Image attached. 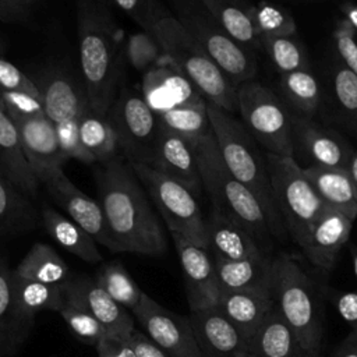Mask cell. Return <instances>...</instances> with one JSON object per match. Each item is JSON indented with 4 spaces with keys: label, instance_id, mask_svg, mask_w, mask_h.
Wrapping results in <instances>:
<instances>
[{
    "label": "cell",
    "instance_id": "40",
    "mask_svg": "<svg viewBox=\"0 0 357 357\" xmlns=\"http://www.w3.org/2000/svg\"><path fill=\"white\" fill-rule=\"evenodd\" d=\"M261 47L276 70L282 74H289L297 70L310 68L307 53L294 36H259Z\"/></svg>",
    "mask_w": 357,
    "mask_h": 357
},
{
    "label": "cell",
    "instance_id": "31",
    "mask_svg": "<svg viewBox=\"0 0 357 357\" xmlns=\"http://www.w3.org/2000/svg\"><path fill=\"white\" fill-rule=\"evenodd\" d=\"M222 293L262 287L272 282L273 255L227 261L213 258Z\"/></svg>",
    "mask_w": 357,
    "mask_h": 357
},
{
    "label": "cell",
    "instance_id": "20",
    "mask_svg": "<svg viewBox=\"0 0 357 357\" xmlns=\"http://www.w3.org/2000/svg\"><path fill=\"white\" fill-rule=\"evenodd\" d=\"M141 93L156 117L177 107L206 100L167 59L142 74Z\"/></svg>",
    "mask_w": 357,
    "mask_h": 357
},
{
    "label": "cell",
    "instance_id": "50",
    "mask_svg": "<svg viewBox=\"0 0 357 357\" xmlns=\"http://www.w3.org/2000/svg\"><path fill=\"white\" fill-rule=\"evenodd\" d=\"M128 343L135 351L137 357H170L165 350L156 346L145 333L134 331Z\"/></svg>",
    "mask_w": 357,
    "mask_h": 357
},
{
    "label": "cell",
    "instance_id": "46",
    "mask_svg": "<svg viewBox=\"0 0 357 357\" xmlns=\"http://www.w3.org/2000/svg\"><path fill=\"white\" fill-rule=\"evenodd\" d=\"M0 92L40 93L35 81L22 73L15 64L0 56ZM1 99V98H0Z\"/></svg>",
    "mask_w": 357,
    "mask_h": 357
},
{
    "label": "cell",
    "instance_id": "17",
    "mask_svg": "<svg viewBox=\"0 0 357 357\" xmlns=\"http://www.w3.org/2000/svg\"><path fill=\"white\" fill-rule=\"evenodd\" d=\"M35 84L40 92L45 114L54 127L79 121L82 113L91 106L84 82H78L63 68L50 67L42 71Z\"/></svg>",
    "mask_w": 357,
    "mask_h": 357
},
{
    "label": "cell",
    "instance_id": "35",
    "mask_svg": "<svg viewBox=\"0 0 357 357\" xmlns=\"http://www.w3.org/2000/svg\"><path fill=\"white\" fill-rule=\"evenodd\" d=\"M36 222L38 213L28 195L0 174V236L29 231Z\"/></svg>",
    "mask_w": 357,
    "mask_h": 357
},
{
    "label": "cell",
    "instance_id": "41",
    "mask_svg": "<svg viewBox=\"0 0 357 357\" xmlns=\"http://www.w3.org/2000/svg\"><path fill=\"white\" fill-rule=\"evenodd\" d=\"M248 11L258 36H294L296 22L291 14L282 6L262 0L248 4Z\"/></svg>",
    "mask_w": 357,
    "mask_h": 357
},
{
    "label": "cell",
    "instance_id": "1",
    "mask_svg": "<svg viewBox=\"0 0 357 357\" xmlns=\"http://www.w3.org/2000/svg\"><path fill=\"white\" fill-rule=\"evenodd\" d=\"M95 180L112 251L163 255L167 250L165 229L131 163L119 153L99 163Z\"/></svg>",
    "mask_w": 357,
    "mask_h": 357
},
{
    "label": "cell",
    "instance_id": "11",
    "mask_svg": "<svg viewBox=\"0 0 357 357\" xmlns=\"http://www.w3.org/2000/svg\"><path fill=\"white\" fill-rule=\"evenodd\" d=\"M107 116L120 153L131 163L151 165L160 124L141 91L121 88Z\"/></svg>",
    "mask_w": 357,
    "mask_h": 357
},
{
    "label": "cell",
    "instance_id": "29",
    "mask_svg": "<svg viewBox=\"0 0 357 357\" xmlns=\"http://www.w3.org/2000/svg\"><path fill=\"white\" fill-rule=\"evenodd\" d=\"M303 169L328 208L351 220L357 218V187L346 167L304 166Z\"/></svg>",
    "mask_w": 357,
    "mask_h": 357
},
{
    "label": "cell",
    "instance_id": "4",
    "mask_svg": "<svg viewBox=\"0 0 357 357\" xmlns=\"http://www.w3.org/2000/svg\"><path fill=\"white\" fill-rule=\"evenodd\" d=\"M191 145L197 156L202 188L206 191L212 208L244 226L262 250L272 255L273 236L266 215L255 195L226 167L212 131Z\"/></svg>",
    "mask_w": 357,
    "mask_h": 357
},
{
    "label": "cell",
    "instance_id": "2",
    "mask_svg": "<svg viewBox=\"0 0 357 357\" xmlns=\"http://www.w3.org/2000/svg\"><path fill=\"white\" fill-rule=\"evenodd\" d=\"M77 32L82 82L91 107L107 114L119 93L124 46L109 10L99 0H77Z\"/></svg>",
    "mask_w": 357,
    "mask_h": 357
},
{
    "label": "cell",
    "instance_id": "49",
    "mask_svg": "<svg viewBox=\"0 0 357 357\" xmlns=\"http://www.w3.org/2000/svg\"><path fill=\"white\" fill-rule=\"evenodd\" d=\"M98 357H137L128 342H120L110 337H102L95 344Z\"/></svg>",
    "mask_w": 357,
    "mask_h": 357
},
{
    "label": "cell",
    "instance_id": "44",
    "mask_svg": "<svg viewBox=\"0 0 357 357\" xmlns=\"http://www.w3.org/2000/svg\"><path fill=\"white\" fill-rule=\"evenodd\" d=\"M107 10L112 7L130 20L142 31L151 32L153 25L163 17L169 15L158 0H99Z\"/></svg>",
    "mask_w": 357,
    "mask_h": 357
},
{
    "label": "cell",
    "instance_id": "27",
    "mask_svg": "<svg viewBox=\"0 0 357 357\" xmlns=\"http://www.w3.org/2000/svg\"><path fill=\"white\" fill-rule=\"evenodd\" d=\"M273 303L271 282L257 289L222 293L218 307L250 340L266 318Z\"/></svg>",
    "mask_w": 357,
    "mask_h": 357
},
{
    "label": "cell",
    "instance_id": "39",
    "mask_svg": "<svg viewBox=\"0 0 357 357\" xmlns=\"http://www.w3.org/2000/svg\"><path fill=\"white\" fill-rule=\"evenodd\" d=\"M11 272L0 258V357H13L22 346L11 300Z\"/></svg>",
    "mask_w": 357,
    "mask_h": 357
},
{
    "label": "cell",
    "instance_id": "42",
    "mask_svg": "<svg viewBox=\"0 0 357 357\" xmlns=\"http://www.w3.org/2000/svg\"><path fill=\"white\" fill-rule=\"evenodd\" d=\"M166 59L158 39L148 31L130 35L124 43V61L137 73L145 74Z\"/></svg>",
    "mask_w": 357,
    "mask_h": 357
},
{
    "label": "cell",
    "instance_id": "15",
    "mask_svg": "<svg viewBox=\"0 0 357 357\" xmlns=\"http://www.w3.org/2000/svg\"><path fill=\"white\" fill-rule=\"evenodd\" d=\"M10 119L20 132L28 160L40 184L64 172L63 167L68 158L59 144L54 124L45 112L31 116L11 114Z\"/></svg>",
    "mask_w": 357,
    "mask_h": 357
},
{
    "label": "cell",
    "instance_id": "3",
    "mask_svg": "<svg viewBox=\"0 0 357 357\" xmlns=\"http://www.w3.org/2000/svg\"><path fill=\"white\" fill-rule=\"evenodd\" d=\"M211 130L229 172L259 201L275 240H286L287 231L273 199L268 163L243 121L233 113L208 103Z\"/></svg>",
    "mask_w": 357,
    "mask_h": 357
},
{
    "label": "cell",
    "instance_id": "21",
    "mask_svg": "<svg viewBox=\"0 0 357 357\" xmlns=\"http://www.w3.org/2000/svg\"><path fill=\"white\" fill-rule=\"evenodd\" d=\"M353 222L331 208L314 222L300 244V250L315 269L322 273L332 272L339 251L350 237Z\"/></svg>",
    "mask_w": 357,
    "mask_h": 357
},
{
    "label": "cell",
    "instance_id": "18",
    "mask_svg": "<svg viewBox=\"0 0 357 357\" xmlns=\"http://www.w3.org/2000/svg\"><path fill=\"white\" fill-rule=\"evenodd\" d=\"M188 317L202 357H250L248 337L218 305L190 311Z\"/></svg>",
    "mask_w": 357,
    "mask_h": 357
},
{
    "label": "cell",
    "instance_id": "30",
    "mask_svg": "<svg viewBox=\"0 0 357 357\" xmlns=\"http://www.w3.org/2000/svg\"><path fill=\"white\" fill-rule=\"evenodd\" d=\"M40 218L47 234L64 250L91 264L102 261L95 238L74 220L49 205L42 206Z\"/></svg>",
    "mask_w": 357,
    "mask_h": 357
},
{
    "label": "cell",
    "instance_id": "52",
    "mask_svg": "<svg viewBox=\"0 0 357 357\" xmlns=\"http://www.w3.org/2000/svg\"><path fill=\"white\" fill-rule=\"evenodd\" d=\"M340 10L344 15V20H347L351 24V26L357 31V4L346 3V4H342Z\"/></svg>",
    "mask_w": 357,
    "mask_h": 357
},
{
    "label": "cell",
    "instance_id": "43",
    "mask_svg": "<svg viewBox=\"0 0 357 357\" xmlns=\"http://www.w3.org/2000/svg\"><path fill=\"white\" fill-rule=\"evenodd\" d=\"M59 314L79 340L95 346L102 337H105L103 328L96 318L74 300L66 297V303Z\"/></svg>",
    "mask_w": 357,
    "mask_h": 357
},
{
    "label": "cell",
    "instance_id": "23",
    "mask_svg": "<svg viewBox=\"0 0 357 357\" xmlns=\"http://www.w3.org/2000/svg\"><path fill=\"white\" fill-rule=\"evenodd\" d=\"M11 300L18 333L25 342L38 312H60L66 303V284H47L11 272Z\"/></svg>",
    "mask_w": 357,
    "mask_h": 357
},
{
    "label": "cell",
    "instance_id": "32",
    "mask_svg": "<svg viewBox=\"0 0 357 357\" xmlns=\"http://www.w3.org/2000/svg\"><path fill=\"white\" fill-rule=\"evenodd\" d=\"M279 88L284 102L293 109L294 114L310 119L325 114L324 89L310 68L282 74Z\"/></svg>",
    "mask_w": 357,
    "mask_h": 357
},
{
    "label": "cell",
    "instance_id": "16",
    "mask_svg": "<svg viewBox=\"0 0 357 357\" xmlns=\"http://www.w3.org/2000/svg\"><path fill=\"white\" fill-rule=\"evenodd\" d=\"M66 297L88 310L103 328L106 337L120 342L130 340L135 331L131 314L114 301L95 279L88 275L70 276L66 283Z\"/></svg>",
    "mask_w": 357,
    "mask_h": 357
},
{
    "label": "cell",
    "instance_id": "55",
    "mask_svg": "<svg viewBox=\"0 0 357 357\" xmlns=\"http://www.w3.org/2000/svg\"><path fill=\"white\" fill-rule=\"evenodd\" d=\"M0 56H1V50H0ZM0 98H1V92H0Z\"/></svg>",
    "mask_w": 357,
    "mask_h": 357
},
{
    "label": "cell",
    "instance_id": "38",
    "mask_svg": "<svg viewBox=\"0 0 357 357\" xmlns=\"http://www.w3.org/2000/svg\"><path fill=\"white\" fill-rule=\"evenodd\" d=\"M95 280L114 301L131 312L141 301L144 291L135 284L131 275L119 261L103 264L99 268Z\"/></svg>",
    "mask_w": 357,
    "mask_h": 357
},
{
    "label": "cell",
    "instance_id": "25",
    "mask_svg": "<svg viewBox=\"0 0 357 357\" xmlns=\"http://www.w3.org/2000/svg\"><path fill=\"white\" fill-rule=\"evenodd\" d=\"M322 89L325 114L357 135V75L336 56L326 66Z\"/></svg>",
    "mask_w": 357,
    "mask_h": 357
},
{
    "label": "cell",
    "instance_id": "45",
    "mask_svg": "<svg viewBox=\"0 0 357 357\" xmlns=\"http://www.w3.org/2000/svg\"><path fill=\"white\" fill-rule=\"evenodd\" d=\"M335 56L357 75V39L356 29L351 24L342 18L335 24L332 33Z\"/></svg>",
    "mask_w": 357,
    "mask_h": 357
},
{
    "label": "cell",
    "instance_id": "26",
    "mask_svg": "<svg viewBox=\"0 0 357 357\" xmlns=\"http://www.w3.org/2000/svg\"><path fill=\"white\" fill-rule=\"evenodd\" d=\"M0 174L25 195L36 197L40 181L28 160L14 121L3 107H0Z\"/></svg>",
    "mask_w": 357,
    "mask_h": 357
},
{
    "label": "cell",
    "instance_id": "7",
    "mask_svg": "<svg viewBox=\"0 0 357 357\" xmlns=\"http://www.w3.org/2000/svg\"><path fill=\"white\" fill-rule=\"evenodd\" d=\"M265 158L275 204L287 236L300 247L310 227L328 206L294 158L268 152Z\"/></svg>",
    "mask_w": 357,
    "mask_h": 357
},
{
    "label": "cell",
    "instance_id": "14",
    "mask_svg": "<svg viewBox=\"0 0 357 357\" xmlns=\"http://www.w3.org/2000/svg\"><path fill=\"white\" fill-rule=\"evenodd\" d=\"M183 272L190 311L216 307L222 289L211 251L180 234H172Z\"/></svg>",
    "mask_w": 357,
    "mask_h": 357
},
{
    "label": "cell",
    "instance_id": "13",
    "mask_svg": "<svg viewBox=\"0 0 357 357\" xmlns=\"http://www.w3.org/2000/svg\"><path fill=\"white\" fill-rule=\"evenodd\" d=\"M291 135L294 159L305 166L346 167L353 153L349 141L335 128L315 119L291 113Z\"/></svg>",
    "mask_w": 357,
    "mask_h": 357
},
{
    "label": "cell",
    "instance_id": "6",
    "mask_svg": "<svg viewBox=\"0 0 357 357\" xmlns=\"http://www.w3.org/2000/svg\"><path fill=\"white\" fill-rule=\"evenodd\" d=\"M272 289L275 305L308 357H319L324 339L321 303L312 280L289 254L273 257Z\"/></svg>",
    "mask_w": 357,
    "mask_h": 357
},
{
    "label": "cell",
    "instance_id": "53",
    "mask_svg": "<svg viewBox=\"0 0 357 357\" xmlns=\"http://www.w3.org/2000/svg\"><path fill=\"white\" fill-rule=\"evenodd\" d=\"M346 169H347V172H349V174H350L353 183H354L356 187H357V149L353 151V153H351V156H350V159H349V163H347Z\"/></svg>",
    "mask_w": 357,
    "mask_h": 357
},
{
    "label": "cell",
    "instance_id": "12",
    "mask_svg": "<svg viewBox=\"0 0 357 357\" xmlns=\"http://www.w3.org/2000/svg\"><path fill=\"white\" fill-rule=\"evenodd\" d=\"M132 314L145 335L170 357H202L190 317L167 310L146 293Z\"/></svg>",
    "mask_w": 357,
    "mask_h": 357
},
{
    "label": "cell",
    "instance_id": "54",
    "mask_svg": "<svg viewBox=\"0 0 357 357\" xmlns=\"http://www.w3.org/2000/svg\"><path fill=\"white\" fill-rule=\"evenodd\" d=\"M350 252H351V261H353V271L357 282V247H350Z\"/></svg>",
    "mask_w": 357,
    "mask_h": 357
},
{
    "label": "cell",
    "instance_id": "28",
    "mask_svg": "<svg viewBox=\"0 0 357 357\" xmlns=\"http://www.w3.org/2000/svg\"><path fill=\"white\" fill-rule=\"evenodd\" d=\"M250 357H308L275 303L261 326L250 337Z\"/></svg>",
    "mask_w": 357,
    "mask_h": 357
},
{
    "label": "cell",
    "instance_id": "9",
    "mask_svg": "<svg viewBox=\"0 0 357 357\" xmlns=\"http://www.w3.org/2000/svg\"><path fill=\"white\" fill-rule=\"evenodd\" d=\"M237 112L251 137L268 153L294 156L291 113L272 89L257 81L240 84Z\"/></svg>",
    "mask_w": 357,
    "mask_h": 357
},
{
    "label": "cell",
    "instance_id": "24",
    "mask_svg": "<svg viewBox=\"0 0 357 357\" xmlns=\"http://www.w3.org/2000/svg\"><path fill=\"white\" fill-rule=\"evenodd\" d=\"M206 237L208 250L213 258L237 261L272 257L244 226L215 208H211L206 218Z\"/></svg>",
    "mask_w": 357,
    "mask_h": 357
},
{
    "label": "cell",
    "instance_id": "34",
    "mask_svg": "<svg viewBox=\"0 0 357 357\" xmlns=\"http://www.w3.org/2000/svg\"><path fill=\"white\" fill-rule=\"evenodd\" d=\"M13 272L26 279L60 286L66 284L71 276L64 259L45 243H35Z\"/></svg>",
    "mask_w": 357,
    "mask_h": 357
},
{
    "label": "cell",
    "instance_id": "5",
    "mask_svg": "<svg viewBox=\"0 0 357 357\" xmlns=\"http://www.w3.org/2000/svg\"><path fill=\"white\" fill-rule=\"evenodd\" d=\"M151 33L160 43L166 59L194 84L208 103L229 113L237 112V86L173 14L160 18Z\"/></svg>",
    "mask_w": 357,
    "mask_h": 357
},
{
    "label": "cell",
    "instance_id": "33",
    "mask_svg": "<svg viewBox=\"0 0 357 357\" xmlns=\"http://www.w3.org/2000/svg\"><path fill=\"white\" fill-rule=\"evenodd\" d=\"M213 18L243 47L262 50L258 32L251 20L248 4L241 0H201Z\"/></svg>",
    "mask_w": 357,
    "mask_h": 357
},
{
    "label": "cell",
    "instance_id": "51",
    "mask_svg": "<svg viewBox=\"0 0 357 357\" xmlns=\"http://www.w3.org/2000/svg\"><path fill=\"white\" fill-rule=\"evenodd\" d=\"M332 357H357V331H351L342 340Z\"/></svg>",
    "mask_w": 357,
    "mask_h": 357
},
{
    "label": "cell",
    "instance_id": "10",
    "mask_svg": "<svg viewBox=\"0 0 357 357\" xmlns=\"http://www.w3.org/2000/svg\"><path fill=\"white\" fill-rule=\"evenodd\" d=\"M131 166L170 234H180L208 248L206 219L201 212L197 197L183 184L148 165L131 163Z\"/></svg>",
    "mask_w": 357,
    "mask_h": 357
},
{
    "label": "cell",
    "instance_id": "48",
    "mask_svg": "<svg viewBox=\"0 0 357 357\" xmlns=\"http://www.w3.org/2000/svg\"><path fill=\"white\" fill-rule=\"evenodd\" d=\"M39 0H0V22H22L29 18Z\"/></svg>",
    "mask_w": 357,
    "mask_h": 357
},
{
    "label": "cell",
    "instance_id": "8",
    "mask_svg": "<svg viewBox=\"0 0 357 357\" xmlns=\"http://www.w3.org/2000/svg\"><path fill=\"white\" fill-rule=\"evenodd\" d=\"M169 3L173 17L236 86L252 81L257 71L252 52L230 38L201 0H169Z\"/></svg>",
    "mask_w": 357,
    "mask_h": 357
},
{
    "label": "cell",
    "instance_id": "47",
    "mask_svg": "<svg viewBox=\"0 0 357 357\" xmlns=\"http://www.w3.org/2000/svg\"><path fill=\"white\" fill-rule=\"evenodd\" d=\"M325 296L351 331H357V290L325 289Z\"/></svg>",
    "mask_w": 357,
    "mask_h": 357
},
{
    "label": "cell",
    "instance_id": "22",
    "mask_svg": "<svg viewBox=\"0 0 357 357\" xmlns=\"http://www.w3.org/2000/svg\"><path fill=\"white\" fill-rule=\"evenodd\" d=\"M188 188L195 197L201 194L202 181L191 142L160 126L152 163L148 165Z\"/></svg>",
    "mask_w": 357,
    "mask_h": 357
},
{
    "label": "cell",
    "instance_id": "36",
    "mask_svg": "<svg viewBox=\"0 0 357 357\" xmlns=\"http://www.w3.org/2000/svg\"><path fill=\"white\" fill-rule=\"evenodd\" d=\"M79 138L96 163H105L120 153L109 116L88 107L78 123Z\"/></svg>",
    "mask_w": 357,
    "mask_h": 357
},
{
    "label": "cell",
    "instance_id": "37",
    "mask_svg": "<svg viewBox=\"0 0 357 357\" xmlns=\"http://www.w3.org/2000/svg\"><path fill=\"white\" fill-rule=\"evenodd\" d=\"M158 120L162 127L184 137L191 144L212 131L206 100L177 107L158 116Z\"/></svg>",
    "mask_w": 357,
    "mask_h": 357
},
{
    "label": "cell",
    "instance_id": "19",
    "mask_svg": "<svg viewBox=\"0 0 357 357\" xmlns=\"http://www.w3.org/2000/svg\"><path fill=\"white\" fill-rule=\"evenodd\" d=\"M42 185H45L52 201L61 208L71 220L89 233L98 244L107 247L110 251L113 250L105 215L98 199L81 191L64 172L57 173Z\"/></svg>",
    "mask_w": 357,
    "mask_h": 357
}]
</instances>
